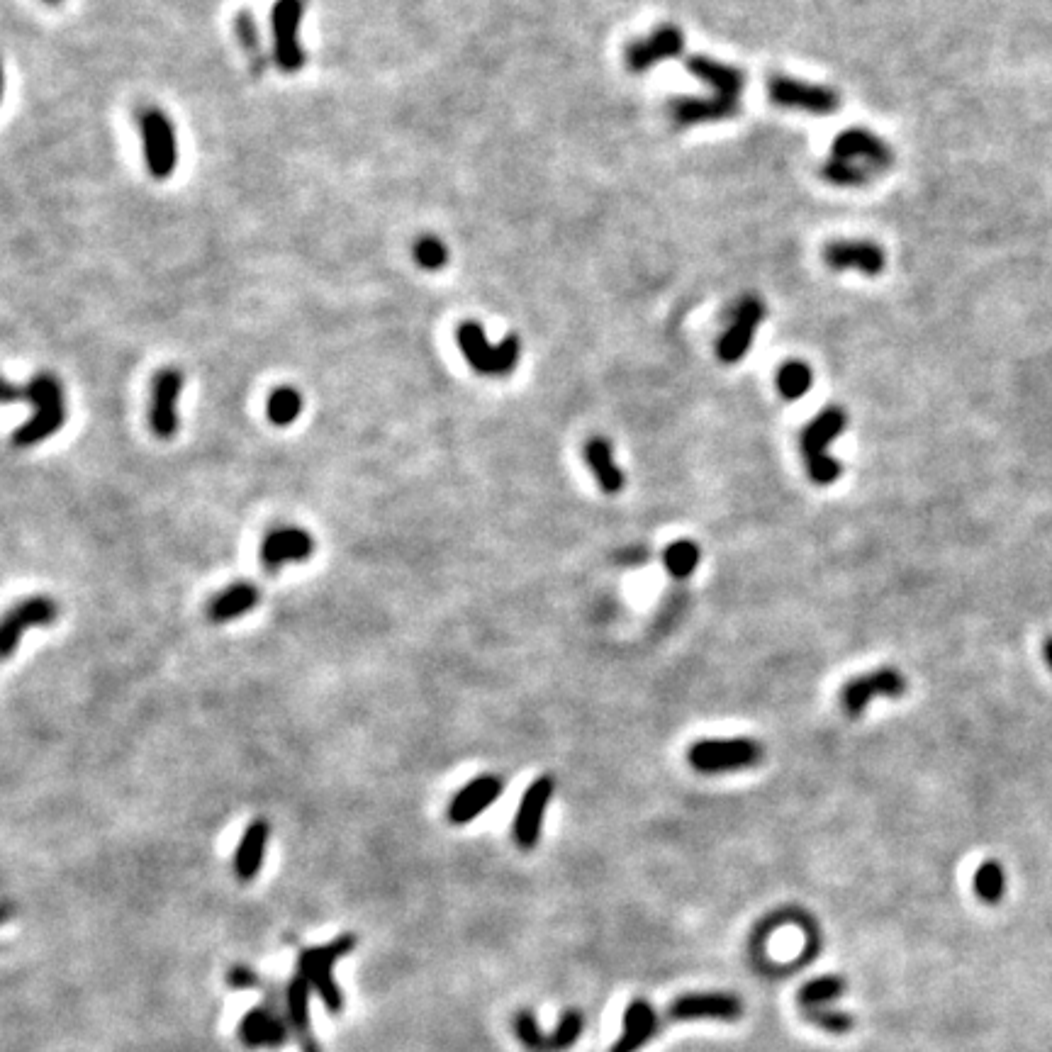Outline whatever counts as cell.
Returning <instances> with one entry per match:
<instances>
[{
  "label": "cell",
  "mask_w": 1052,
  "mask_h": 1052,
  "mask_svg": "<svg viewBox=\"0 0 1052 1052\" xmlns=\"http://www.w3.org/2000/svg\"><path fill=\"white\" fill-rule=\"evenodd\" d=\"M5 402L25 400L35 407V414L20 424L13 434V446L18 449H30V446L42 444L49 436L61 432L66 422V402L61 383L52 376H37L27 385H10L5 383L3 390Z\"/></svg>",
  "instance_id": "1"
},
{
  "label": "cell",
  "mask_w": 1052,
  "mask_h": 1052,
  "mask_svg": "<svg viewBox=\"0 0 1052 1052\" xmlns=\"http://www.w3.org/2000/svg\"><path fill=\"white\" fill-rule=\"evenodd\" d=\"M356 950V936L354 933H344V936L334 938L332 943L315 945V948L300 950L298 955V975H302L307 982L312 984L315 994L320 996L324 1009L332 1016H339L344 1009V994L341 987L334 979V965L346 955H351Z\"/></svg>",
  "instance_id": "2"
},
{
  "label": "cell",
  "mask_w": 1052,
  "mask_h": 1052,
  "mask_svg": "<svg viewBox=\"0 0 1052 1052\" xmlns=\"http://www.w3.org/2000/svg\"><path fill=\"white\" fill-rule=\"evenodd\" d=\"M848 417L841 407H826L819 417L807 424L799 439L804 461H807L809 478L819 485H831L841 478V463L826 453V446L846 432Z\"/></svg>",
  "instance_id": "3"
},
{
  "label": "cell",
  "mask_w": 1052,
  "mask_h": 1052,
  "mask_svg": "<svg viewBox=\"0 0 1052 1052\" xmlns=\"http://www.w3.org/2000/svg\"><path fill=\"white\" fill-rule=\"evenodd\" d=\"M456 339L466 361L480 376H507L514 371L519 354H522V344L517 337H507L497 346H492L478 322H463L458 327Z\"/></svg>",
  "instance_id": "4"
},
{
  "label": "cell",
  "mask_w": 1052,
  "mask_h": 1052,
  "mask_svg": "<svg viewBox=\"0 0 1052 1052\" xmlns=\"http://www.w3.org/2000/svg\"><path fill=\"white\" fill-rule=\"evenodd\" d=\"M760 758H763V746L753 738H724V741L709 738V741L695 743L687 753L692 768L704 775L753 768L760 763Z\"/></svg>",
  "instance_id": "5"
},
{
  "label": "cell",
  "mask_w": 1052,
  "mask_h": 1052,
  "mask_svg": "<svg viewBox=\"0 0 1052 1052\" xmlns=\"http://www.w3.org/2000/svg\"><path fill=\"white\" fill-rule=\"evenodd\" d=\"M307 0H276L271 10L273 61L285 74H295L305 66V49L300 44V25L305 18Z\"/></svg>",
  "instance_id": "6"
},
{
  "label": "cell",
  "mask_w": 1052,
  "mask_h": 1052,
  "mask_svg": "<svg viewBox=\"0 0 1052 1052\" xmlns=\"http://www.w3.org/2000/svg\"><path fill=\"white\" fill-rule=\"evenodd\" d=\"M139 127H142L147 169L154 178L166 181L178 166V142L171 120L161 110L149 108L139 113Z\"/></svg>",
  "instance_id": "7"
},
{
  "label": "cell",
  "mask_w": 1052,
  "mask_h": 1052,
  "mask_svg": "<svg viewBox=\"0 0 1052 1052\" xmlns=\"http://www.w3.org/2000/svg\"><path fill=\"white\" fill-rule=\"evenodd\" d=\"M583 1026L585 1018L575 1009L565 1011L558 1028L551 1033L541 1031L531 1011H519V1014L514 1016V1033H517L519 1043L531 1052H563L573 1048V1045L578 1043L580 1033H583Z\"/></svg>",
  "instance_id": "8"
},
{
  "label": "cell",
  "mask_w": 1052,
  "mask_h": 1052,
  "mask_svg": "<svg viewBox=\"0 0 1052 1052\" xmlns=\"http://www.w3.org/2000/svg\"><path fill=\"white\" fill-rule=\"evenodd\" d=\"M770 100L780 108L802 110L811 115H831L841 108V98L831 88L804 83L789 76H772L768 83Z\"/></svg>",
  "instance_id": "9"
},
{
  "label": "cell",
  "mask_w": 1052,
  "mask_h": 1052,
  "mask_svg": "<svg viewBox=\"0 0 1052 1052\" xmlns=\"http://www.w3.org/2000/svg\"><path fill=\"white\" fill-rule=\"evenodd\" d=\"M183 393V373L178 368H164L151 380V405H149V424L151 432L159 439L169 441L176 436L181 427L178 417V400Z\"/></svg>",
  "instance_id": "10"
},
{
  "label": "cell",
  "mask_w": 1052,
  "mask_h": 1052,
  "mask_svg": "<svg viewBox=\"0 0 1052 1052\" xmlns=\"http://www.w3.org/2000/svg\"><path fill=\"white\" fill-rule=\"evenodd\" d=\"M59 617V607L52 597H27L15 604L8 614H5L3 626H0V653L3 658H10L18 651L22 634L27 629H35V626H49L54 624Z\"/></svg>",
  "instance_id": "11"
},
{
  "label": "cell",
  "mask_w": 1052,
  "mask_h": 1052,
  "mask_svg": "<svg viewBox=\"0 0 1052 1052\" xmlns=\"http://www.w3.org/2000/svg\"><path fill=\"white\" fill-rule=\"evenodd\" d=\"M290 1033L293 1031H290L288 1016H285V1006H276L271 999L246 1011L242 1023H239V1040L249 1050L283 1048Z\"/></svg>",
  "instance_id": "12"
},
{
  "label": "cell",
  "mask_w": 1052,
  "mask_h": 1052,
  "mask_svg": "<svg viewBox=\"0 0 1052 1052\" xmlns=\"http://www.w3.org/2000/svg\"><path fill=\"white\" fill-rule=\"evenodd\" d=\"M765 317V305L763 300L755 298V295H746L743 300H738V305L733 307L731 320L726 332L721 334L719 344H716V354L724 363H736L751 349L755 329L763 322Z\"/></svg>",
  "instance_id": "13"
},
{
  "label": "cell",
  "mask_w": 1052,
  "mask_h": 1052,
  "mask_svg": "<svg viewBox=\"0 0 1052 1052\" xmlns=\"http://www.w3.org/2000/svg\"><path fill=\"white\" fill-rule=\"evenodd\" d=\"M743 1016V1001L733 994H687L673 1001L660 1026L677 1021H738Z\"/></svg>",
  "instance_id": "14"
},
{
  "label": "cell",
  "mask_w": 1052,
  "mask_h": 1052,
  "mask_svg": "<svg viewBox=\"0 0 1052 1052\" xmlns=\"http://www.w3.org/2000/svg\"><path fill=\"white\" fill-rule=\"evenodd\" d=\"M553 789H556V782L551 775H541L539 780L526 787L512 826L514 843L522 850L536 848V843H539L541 824H544V814L553 799Z\"/></svg>",
  "instance_id": "15"
},
{
  "label": "cell",
  "mask_w": 1052,
  "mask_h": 1052,
  "mask_svg": "<svg viewBox=\"0 0 1052 1052\" xmlns=\"http://www.w3.org/2000/svg\"><path fill=\"white\" fill-rule=\"evenodd\" d=\"M831 156L865 166V169H870L875 176L887 171L894 161L892 149H889L877 134L867 130H846L838 134V137L833 139Z\"/></svg>",
  "instance_id": "16"
},
{
  "label": "cell",
  "mask_w": 1052,
  "mask_h": 1052,
  "mask_svg": "<svg viewBox=\"0 0 1052 1052\" xmlns=\"http://www.w3.org/2000/svg\"><path fill=\"white\" fill-rule=\"evenodd\" d=\"M906 692V680L902 673L892 668L875 670L850 680L843 687V707L850 716H860L867 709V704L875 697H902Z\"/></svg>",
  "instance_id": "17"
},
{
  "label": "cell",
  "mask_w": 1052,
  "mask_h": 1052,
  "mask_svg": "<svg viewBox=\"0 0 1052 1052\" xmlns=\"http://www.w3.org/2000/svg\"><path fill=\"white\" fill-rule=\"evenodd\" d=\"M685 49V37L675 25H663L648 37L636 39L626 47V66L636 74L653 69L660 61L680 57Z\"/></svg>",
  "instance_id": "18"
},
{
  "label": "cell",
  "mask_w": 1052,
  "mask_h": 1052,
  "mask_svg": "<svg viewBox=\"0 0 1052 1052\" xmlns=\"http://www.w3.org/2000/svg\"><path fill=\"white\" fill-rule=\"evenodd\" d=\"M505 792V780L500 775H480L468 782L449 804V821L456 826L470 824L485 809H490Z\"/></svg>",
  "instance_id": "19"
},
{
  "label": "cell",
  "mask_w": 1052,
  "mask_h": 1052,
  "mask_svg": "<svg viewBox=\"0 0 1052 1052\" xmlns=\"http://www.w3.org/2000/svg\"><path fill=\"white\" fill-rule=\"evenodd\" d=\"M312 556H315V539L305 529H295V526L268 531L261 544V563L268 573L278 570L283 563H302Z\"/></svg>",
  "instance_id": "20"
},
{
  "label": "cell",
  "mask_w": 1052,
  "mask_h": 1052,
  "mask_svg": "<svg viewBox=\"0 0 1052 1052\" xmlns=\"http://www.w3.org/2000/svg\"><path fill=\"white\" fill-rule=\"evenodd\" d=\"M312 992H315L312 984L295 972L283 994L285 1016H288L290 1031H293L295 1038L300 1040L302 1052H322L320 1043H317V1038H315V1031H312V1014H310Z\"/></svg>",
  "instance_id": "21"
},
{
  "label": "cell",
  "mask_w": 1052,
  "mask_h": 1052,
  "mask_svg": "<svg viewBox=\"0 0 1052 1052\" xmlns=\"http://www.w3.org/2000/svg\"><path fill=\"white\" fill-rule=\"evenodd\" d=\"M738 108H741V100L726 98V95L719 93H712L709 98H699V95H692V98H675L673 103H670L673 120L680 122V125H702V122L729 120V117L738 113Z\"/></svg>",
  "instance_id": "22"
},
{
  "label": "cell",
  "mask_w": 1052,
  "mask_h": 1052,
  "mask_svg": "<svg viewBox=\"0 0 1052 1052\" xmlns=\"http://www.w3.org/2000/svg\"><path fill=\"white\" fill-rule=\"evenodd\" d=\"M824 259L833 271L858 268L865 276H877L884 268V251L872 242H833L826 246Z\"/></svg>",
  "instance_id": "23"
},
{
  "label": "cell",
  "mask_w": 1052,
  "mask_h": 1052,
  "mask_svg": "<svg viewBox=\"0 0 1052 1052\" xmlns=\"http://www.w3.org/2000/svg\"><path fill=\"white\" fill-rule=\"evenodd\" d=\"M271 838V826L268 821L256 819L246 826L242 841H239L237 853H234V875L242 882H251L259 877L263 858H266V846Z\"/></svg>",
  "instance_id": "24"
},
{
  "label": "cell",
  "mask_w": 1052,
  "mask_h": 1052,
  "mask_svg": "<svg viewBox=\"0 0 1052 1052\" xmlns=\"http://www.w3.org/2000/svg\"><path fill=\"white\" fill-rule=\"evenodd\" d=\"M687 69H690L699 81L707 83L714 93L741 100L743 88H746V76H743V71H738L736 66L721 64V61L712 57H699V54H695V57L687 59Z\"/></svg>",
  "instance_id": "25"
},
{
  "label": "cell",
  "mask_w": 1052,
  "mask_h": 1052,
  "mask_svg": "<svg viewBox=\"0 0 1052 1052\" xmlns=\"http://www.w3.org/2000/svg\"><path fill=\"white\" fill-rule=\"evenodd\" d=\"M660 1018L646 1001H634L624 1014V1031L612 1052H636L658 1033Z\"/></svg>",
  "instance_id": "26"
},
{
  "label": "cell",
  "mask_w": 1052,
  "mask_h": 1052,
  "mask_svg": "<svg viewBox=\"0 0 1052 1052\" xmlns=\"http://www.w3.org/2000/svg\"><path fill=\"white\" fill-rule=\"evenodd\" d=\"M261 592L251 583H234L227 590H222L210 604H207V619L212 624H225V621L239 619L249 614L251 609L259 607Z\"/></svg>",
  "instance_id": "27"
},
{
  "label": "cell",
  "mask_w": 1052,
  "mask_h": 1052,
  "mask_svg": "<svg viewBox=\"0 0 1052 1052\" xmlns=\"http://www.w3.org/2000/svg\"><path fill=\"white\" fill-rule=\"evenodd\" d=\"M585 461L587 466H590L592 475L597 478V483H600V490L607 492V495H617V492L624 490V473H621L617 463H614V453H612V444H609L607 439H590L585 444Z\"/></svg>",
  "instance_id": "28"
},
{
  "label": "cell",
  "mask_w": 1052,
  "mask_h": 1052,
  "mask_svg": "<svg viewBox=\"0 0 1052 1052\" xmlns=\"http://www.w3.org/2000/svg\"><path fill=\"white\" fill-rule=\"evenodd\" d=\"M302 414V395L290 385L273 390L266 400V417L276 427H290Z\"/></svg>",
  "instance_id": "29"
},
{
  "label": "cell",
  "mask_w": 1052,
  "mask_h": 1052,
  "mask_svg": "<svg viewBox=\"0 0 1052 1052\" xmlns=\"http://www.w3.org/2000/svg\"><path fill=\"white\" fill-rule=\"evenodd\" d=\"M777 393L785 400H799L809 393L814 376H811V368L802 361H787L777 368Z\"/></svg>",
  "instance_id": "30"
},
{
  "label": "cell",
  "mask_w": 1052,
  "mask_h": 1052,
  "mask_svg": "<svg viewBox=\"0 0 1052 1052\" xmlns=\"http://www.w3.org/2000/svg\"><path fill=\"white\" fill-rule=\"evenodd\" d=\"M699 558H702V551H699V546L690 539L673 541V544L665 548V553H663L665 570H668V573L677 580L690 578V575L697 570Z\"/></svg>",
  "instance_id": "31"
},
{
  "label": "cell",
  "mask_w": 1052,
  "mask_h": 1052,
  "mask_svg": "<svg viewBox=\"0 0 1052 1052\" xmlns=\"http://www.w3.org/2000/svg\"><path fill=\"white\" fill-rule=\"evenodd\" d=\"M824 178L828 183H833V186H841V188H855V186H865V183H870L872 178H875V173H872L870 169H865V166H858L853 164V161H846V159H836V156H831V159L826 161L824 164Z\"/></svg>",
  "instance_id": "32"
},
{
  "label": "cell",
  "mask_w": 1052,
  "mask_h": 1052,
  "mask_svg": "<svg viewBox=\"0 0 1052 1052\" xmlns=\"http://www.w3.org/2000/svg\"><path fill=\"white\" fill-rule=\"evenodd\" d=\"M843 989H846V982L836 975L814 979L807 987H802V992H799V1004H802L804 1011L824 1009V1004L838 999V996L843 994Z\"/></svg>",
  "instance_id": "33"
},
{
  "label": "cell",
  "mask_w": 1052,
  "mask_h": 1052,
  "mask_svg": "<svg viewBox=\"0 0 1052 1052\" xmlns=\"http://www.w3.org/2000/svg\"><path fill=\"white\" fill-rule=\"evenodd\" d=\"M1006 889L1004 870L999 863H984L975 875V892L987 904H996Z\"/></svg>",
  "instance_id": "34"
},
{
  "label": "cell",
  "mask_w": 1052,
  "mask_h": 1052,
  "mask_svg": "<svg viewBox=\"0 0 1052 1052\" xmlns=\"http://www.w3.org/2000/svg\"><path fill=\"white\" fill-rule=\"evenodd\" d=\"M414 259H417V263L422 268L436 271V268H441L446 261H449V251H446V246L441 244L439 239L424 237V239H419L417 246H414Z\"/></svg>",
  "instance_id": "35"
},
{
  "label": "cell",
  "mask_w": 1052,
  "mask_h": 1052,
  "mask_svg": "<svg viewBox=\"0 0 1052 1052\" xmlns=\"http://www.w3.org/2000/svg\"><path fill=\"white\" fill-rule=\"evenodd\" d=\"M237 32L239 37H242V44L246 47V52L251 54V64H256V71H263V54H261V44H259V32H256V25L254 20L249 18V13H242L237 18Z\"/></svg>",
  "instance_id": "36"
},
{
  "label": "cell",
  "mask_w": 1052,
  "mask_h": 1052,
  "mask_svg": "<svg viewBox=\"0 0 1052 1052\" xmlns=\"http://www.w3.org/2000/svg\"><path fill=\"white\" fill-rule=\"evenodd\" d=\"M804 1016H807L811 1023H816V1026L826 1028V1031L831 1033H848L850 1028H853V1018L833 1009H809L804 1011Z\"/></svg>",
  "instance_id": "37"
},
{
  "label": "cell",
  "mask_w": 1052,
  "mask_h": 1052,
  "mask_svg": "<svg viewBox=\"0 0 1052 1052\" xmlns=\"http://www.w3.org/2000/svg\"><path fill=\"white\" fill-rule=\"evenodd\" d=\"M227 987L229 989H256L261 987V977L256 975L251 967L246 965H234L227 972Z\"/></svg>",
  "instance_id": "38"
},
{
  "label": "cell",
  "mask_w": 1052,
  "mask_h": 1052,
  "mask_svg": "<svg viewBox=\"0 0 1052 1052\" xmlns=\"http://www.w3.org/2000/svg\"><path fill=\"white\" fill-rule=\"evenodd\" d=\"M1043 651H1045V660H1048V665H1050V670H1052V639L1045 641Z\"/></svg>",
  "instance_id": "39"
},
{
  "label": "cell",
  "mask_w": 1052,
  "mask_h": 1052,
  "mask_svg": "<svg viewBox=\"0 0 1052 1052\" xmlns=\"http://www.w3.org/2000/svg\"><path fill=\"white\" fill-rule=\"evenodd\" d=\"M49 3H57V0H49Z\"/></svg>",
  "instance_id": "40"
}]
</instances>
